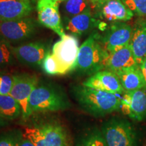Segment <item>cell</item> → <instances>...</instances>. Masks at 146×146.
Listing matches in <instances>:
<instances>
[{"instance_id":"1","label":"cell","mask_w":146,"mask_h":146,"mask_svg":"<svg viewBox=\"0 0 146 146\" xmlns=\"http://www.w3.org/2000/svg\"><path fill=\"white\" fill-rule=\"evenodd\" d=\"M25 126L23 135L35 146H73L66 126L57 118L37 116Z\"/></svg>"},{"instance_id":"2","label":"cell","mask_w":146,"mask_h":146,"mask_svg":"<svg viewBox=\"0 0 146 146\" xmlns=\"http://www.w3.org/2000/svg\"><path fill=\"white\" fill-rule=\"evenodd\" d=\"M72 93L81 108L96 117L104 116L120 108V99L112 93L83 85L73 87Z\"/></svg>"},{"instance_id":"3","label":"cell","mask_w":146,"mask_h":146,"mask_svg":"<svg viewBox=\"0 0 146 146\" xmlns=\"http://www.w3.org/2000/svg\"><path fill=\"white\" fill-rule=\"evenodd\" d=\"M70 102L63 89L53 83H39L31 94L29 113H45L64 110L70 107Z\"/></svg>"},{"instance_id":"4","label":"cell","mask_w":146,"mask_h":146,"mask_svg":"<svg viewBox=\"0 0 146 146\" xmlns=\"http://www.w3.org/2000/svg\"><path fill=\"white\" fill-rule=\"evenodd\" d=\"M108 52L104 48L98 33L91 35L79 47L72 72L93 74L104 70Z\"/></svg>"},{"instance_id":"5","label":"cell","mask_w":146,"mask_h":146,"mask_svg":"<svg viewBox=\"0 0 146 146\" xmlns=\"http://www.w3.org/2000/svg\"><path fill=\"white\" fill-rule=\"evenodd\" d=\"M107 146H137L138 136L130 122L120 118H112L102 127Z\"/></svg>"},{"instance_id":"6","label":"cell","mask_w":146,"mask_h":146,"mask_svg":"<svg viewBox=\"0 0 146 146\" xmlns=\"http://www.w3.org/2000/svg\"><path fill=\"white\" fill-rule=\"evenodd\" d=\"M38 25L31 17H25L12 21L0 20V35L11 44L27 41L35 35Z\"/></svg>"},{"instance_id":"7","label":"cell","mask_w":146,"mask_h":146,"mask_svg":"<svg viewBox=\"0 0 146 146\" xmlns=\"http://www.w3.org/2000/svg\"><path fill=\"white\" fill-rule=\"evenodd\" d=\"M78 50V41L73 35H65L52 47V53L59 65L61 74L72 72Z\"/></svg>"},{"instance_id":"8","label":"cell","mask_w":146,"mask_h":146,"mask_svg":"<svg viewBox=\"0 0 146 146\" xmlns=\"http://www.w3.org/2000/svg\"><path fill=\"white\" fill-rule=\"evenodd\" d=\"M12 76L13 85L10 95L21 106L22 117L26 120L31 116L29 108V98L33 91L39 83V78L35 74L28 73H21Z\"/></svg>"},{"instance_id":"9","label":"cell","mask_w":146,"mask_h":146,"mask_svg":"<svg viewBox=\"0 0 146 146\" xmlns=\"http://www.w3.org/2000/svg\"><path fill=\"white\" fill-rule=\"evenodd\" d=\"M59 5L58 1L54 0H37L36 10L39 23L61 38L66 33L62 23Z\"/></svg>"},{"instance_id":"10","label":"cell","mask_w":146,"mask_h":146,"mask_svg":"<svg viewBox=\"0 0 146 146\" xmlns=\"http://www.w3.org/2000/svg\"><path fill=\"white\" fill-rule=\"evenodd\" d=\"M16 60L33 68L41 67L43 60L50 52L47 45L41 41H34L13 46Z\"/></svg>"},{"instance_id":"11","label":"cell","mask_w":146,"mask_h":146,"mask_svg":"<svg viewBox=\"0 0 146 146\" xmlns=\"http://www.w3.org/2000/svg\"><path fill=\"white\" fill-rule=\"evenodd\" d=\"M132 34L133 28L130 25L117 22L111 25L104 35L100 36V39L104 48L112 53L130 44Z\"/></svg>"},{"instance_id":"12","label":"cell","mask_w":146,"mask_h":146,"mask_svg":"<svg viewBox=\"0 0 146 146\" xmlns=\"http://www.w3.org/2000/svg\"><path fill=\"white\" fill-rule=\"evenodd\" d=\"M120 110L136 121L146 118V88L125 91L120 99Z\"/></svg>"},{"instance_id":"13","label":"cell","mask_w":146,"mask_h":146,"mask_svg":"<svg viewBox=\"0 0 146 146\" xmlns=\"http://www.w3.org/2000/svg\"><path fill=\"white\" fill-rule=\"evenodd\" d=\"M82 85L114 94H123L125 92L117 74L106 69L91 74Z\"/></svg>"},{"instance_id":"14","label":"cell","mask_w":146,"mask_h":146,"mask_svg":"<svg viewBox=\"0 0 146 146\" xmlns=\"http://www.w3.org/2000/svg\"><path fill=\"white\" fill-rule=\"evenodd\" d=\"M33 10V0H0V20L12 21L28 17Z\"/></svg>"},{"instance_id":"15","label":"cell","mask_w":146,"mask_h":146,"mask_svg":"<svg viewBox=\"0 0 146 146\" xmlns=\"http://www.w3.org/2000/svg\"><path fill=\"white\" fill-rule=\"evenodd\" d=\"M108 54L104 69L112 71L116 74L125 69L139 65L135 58L130 45Z\"/></svg>"},{"instance_id":"16","label":"cell","mask_w":146,"mask_h":146,"mask_svg":"<svg viewBox=\"0 0 146 146\" xmlns=\"http://www.w3.org/2000/svg\"><path fill=\"white\" fill-rule=\"evenodd\" d=\"M98 9L100 16L108 21H127L133 16L123 0H107Z\"/></svg>"},{"instance_id":"17","label":"cell","mask_w":146,"mask_h":146,"mask_svg":"<svg viewBox=\"0 0 146 146\" xmlns=\"http://www.w3.org/2000/svg\"><path fill=\"white\" fill-rule=\"evenodd\" d=\"M65 29L71 35L81 36L90 31L97 25L91 8L64 21Z\"/></svg>"},{"instance_id":"18","label":"cell","mask_w":146,"mask_h":146,"mask_svg":"<svg viewBox=\"0 0 146 146\" xmlns=\"http://www.w3.org/2000/svg\"><path fill=\"white\" fill-rule=\"evenodd\" d=\"M130 46L137 62L139 64L146 56V21H139L133 29Z\"/></svg>"},{"instance_id":"19","label":"cell","mask_w":146,"mask_h":146,"mask_svg":"<svg viewBox=\"0 0 146 146\" xmlns=\"http://www.w3.org/2000/svg\"><path fill=\"white\" fill-rule=\"evenodd\" d=\"M125 91L146 88V81L139 65L116 73Z\"/></svg>"},{"instance_id":"20","label":"cell","mask_w":146,"mask_h":146,"mask_svg":"<svg viewBox=\"0 0 146 146\" xmlns=\"http://www.w3.org/2000/svg\"><path fill=\"white\" fill-rule=\"evenodd\" d=\"M22 116V110L18 102L10 95L0 94V117L12 120Z\"/></svg>"},{"instance_id":"21","label":"cell","mask_w":146,"mask_h":146,"mask_svg":"<svg viewBox=\"0 0 146 146\" xmlns=\"http://www.w3.org/2000/svg\"><path fill=\"white\" fill-rule=\"evenodd\" d=\"M63 2L62 12L64 21L91 8L89 0H65Z\"/></svg>"},{"instance_id":"22","label":"cell","mask_w":146,"mask_h":146,"mask_svg":"<svg viewBox=\"0 0 146 146\" xmlns=\"http://www.w3.org/2000/svg\"><path fill=\"white\" fill-rule=\"evenodd\" d=\"M75 146H107L102 131L94 128L78 137Z\"/></svg>"},{"instance_id":"23","label":"cell","mask_w":146,"mask_h":146,"mask_svg":"<svg viewBox=\"0 0 146 146\" xmlns=\"http://www.w3.org/2000/svg\"><path fill=\"white\" fill-rule=\"evenodd\" d=\"M13 46L8 40L0 35V67H7L16 64Z\"/></svg>"},{"instance_id":"24","label":"cell","mask_w":146,"mask_h":146,"mask_svg":"<svg viewBox=\"0 0 146 146\" xmlns=\"http://www.w3.org/2000/svg\"><path fill=\"white\" fill-rule=\"evenodd\" d=\"M23 132L20 129H12L0 135V146H18Z\"/></svg>"},{"instance_id":"25","label":"cell","mask_w":146,"mask_h":146,"mask_svg":"<svg viewBox=\"0 0 146 146\" xmlns=\"http://www.w3.org/2000/svg\"><path fill=\"white\" fill-rule=\"evenodd\" d=\"M41 68L49 75H62L61 70L58 62L53 56L52 53L49 52L43 60Z\"/></svg>"},{"instance_id":"26","label":"cell","mask_w":146,"mask_h":146,"mask_svg":"<svg viewBox=\"0 0 146 146\" xmlns=\"http://www.w3.org/2000/svg\"><path fill=\"white\" fill-rule=\"evenodd\" d=\"M132 12L139 16H146V0H123Z\"/></svg>"},{"instance_id":"27","label":"cell","mask_w":146,"mask_h":146,"mask_svg":"<svg viewBox=\"0 0 146 146\" xmlns=\"http://www.w3.org/2000/svg\"><path fill=\"white\" fill-rule=\"evenodd\" d=\"M12 85H13V76L9 74H1L0 94L10 95Z\"/></svg>"},{"instance_id":"28","label":"cell","mask_w":146,"mask_h":146,"mask_svg":"<svg viewBox=\"0 0 146 146\" xmlns=\"http://www.w3.org/2000/svg\"><path fill=\"white\" fill-rule=\"evenodd\" d=\"M18 146H35L34 145V143L29 140L28 138L25 137V136L23 135V137L22 138L21 142H20L19 145Z\"/></svg>"},{"instance_id":"29","label":"cell","mask_w":146,"mask_h":146,"mask_svg":"<svg viewBox=\"0 0 146 146\" xmlns=\"http://www.w3.org/2000/svg\"><path fill=\"white\" fill-rule=\"evenodd\" d=\"M139 66L140 69H141L142 72V74H143L144 78H145L146 81V56L142 60V61L141 62V63L139 64Z\"/></svg>"},{"instance_id":"30","label":"cell","mask_w":146,"mask_h":146,"mask_svg":"<svg viewBox=\"0 0 146 146\" xmlns=\"http://www.w3.org/2000/svg\"><path fill=\"white\" fill-rule=\"evenodd\" d=\"M107 0H89L91 4L96 8H99Z\"/></svg>"},{"instance_id":"31","label":"cell","mask_w":146,"mask_h":146,"mask_svg":"<svg viewBox=\"0 0 146 146\" xmlns=\"http://www.w3.org/2000/svg\"><path fill=\"white\" fill-rule=\"evenodd\" d=\"M8 125V122L7 121V120L3 119V118L0 117V129L2 127H5L6 125Z\"/></svg>"},{"instance_id":"32","label":"cell","mask_w":146,"mask_h":146,"mask_svg":"<svg viewBox=\"0 0 146 146\" xmlns=\"http://www.w3.org/2000/svg\"><path fill=\"white\" fill-rule=\"evenodd\" d=\"M54 1H58V2H60V1H64L65 0H54Z\"/></svg>"},{"instance_id":"33","label":"cell","mask_w":146,"mask_h":146,"mask_svg":"<svg viewBox=\"0 0 146 146\" xmlns=\"http://www.w3.org/2000/svg\"><path fill=\"white\" fill-rule=\"evenodd\" d=\"M0 87H1V75H0Z\"/></svg>"}]
</instances>
